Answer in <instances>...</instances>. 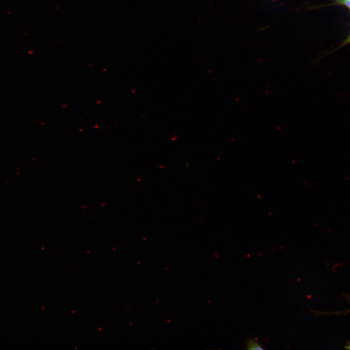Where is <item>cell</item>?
I'll return each mask as SVG.
<instances>
[{"label": "cell", "mask_w": 350, "mask_h": 350, "mask_svg": "<svg viewBox=\"0 0 350 350\" xmlns=\"http://www.w3.org/2000/svg\"><path fill=\"white\" fill-rule=\"evenodd\" d=\"M247 349L249 350H263L261 344L253 339L249 340L247 343Z\"/></svg>", "instance_id": "obj_1"}, {"label": "cell", "mask_w": 350, "mask_h": 350, "mask_svg": "<svg viewBox=\"0 0 350 350\" xmlns=\"http://www.w3.org/2000/svg\"><path fill=\"white\" fill-rule=\"evenodd\" d=\"M338 3L344 5L350 9V0H338Z\"/></svg>", "instance_id": "obj_2"}, {"label": "cell", "mask_w": 350, "mask_h": 350, "mask_svg": "<svg viewBox=\"0 0 350 350\" xmlns=\"http://www.w3.org/2000/svg\"><path fill=\"white\" fill-rule=\"evenodd\" d=\"M349 43H350V34L348 37L343 42L340 47H342Z\"/></svg>", "instance_id": "obj_3"}, {"label": "cell", "mask_w": 350, "mask_h": 350, "mask_svg": "<svg viewBox=\"0 0 350 350\" xmlns=\"http://www.w3.org/2000/svg\"><path fill=\"white\" fill-rule=\"evenodd\" d=\"M347 348L350 349V346H349V347H347Z\"/></svg>", "instance_id": "obj_4"}]
</instances>
